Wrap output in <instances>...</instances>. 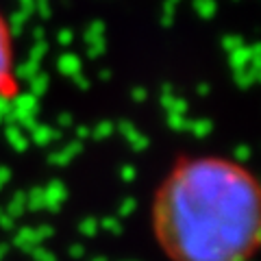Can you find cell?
<instances>
[{
  "label": "cell",
  "instance_id": "1",
  "mask_svg": "<svg viewBox=\"0 0 261 261\" xmlns=\"http://www.w3.org/2000/svg\"><path fill=\"white\" fill-rule=\"evenodd\" d=\"M148 222L166 261H252L261 246V183L228 154H181L154 187Z\"/></svg>",
  "mask_w": 261,
  "mask_h": 261
},
{
  "label": "cell",
  "instance_id": "2",
  "mask_svg": "<svg viewBox=\"0 0 261 261\" xmlns=\"http://www.w3.org/2000/svg\"><path fill=\"white\" fill-rule=\"evenodd\" d=\"M20 94L18 50L9 15L0 7V100H13Z\"/></svg>",
  "mask_w": 261,
  "mask_h": 261
}]
</instances>
